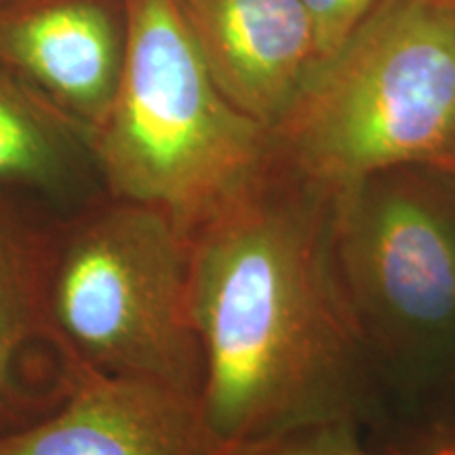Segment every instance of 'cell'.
Wrapping results in <instances>:
<instances>
[{
	"label": "cell",
	"mask_w": 455,
	"mask_h": 455,
	"mask_svg": "<svg viewBox=\"0 0 455 455\" xmlns=\"http://www.w3.org/2000/svg\"><path fill=\"white\" fill-rule=\"evenodd\" d=\"M124 17L104 0H13L0 4V64L89 133L121 81Z\"/></svg>",
	"instance_id": "52a82bcc"
},
{
	"label": "cell",
	"mask_w": 455,
	"mask_h": 455,
	"mask_svg": "<svg viewBox=\"0 0 455 455\" xmlns=\"http://www.w3.org/2000/svg\"><path fill=\"white\" fill-rule=\"evenodd\" d=\"M390 455H455V432L435 436L409 449H396Z\"/></svg>",
	"instance_id": "4fadbf2b"
},
{
	"label": "cell",
	"mask_w": 455,
	"mask_h": 455,
	"mask_svg": "<svg viewBox=\"0 0 455 455\" xmlns=\"http://www.w3.org/2000/svg\"><path fill=\"white\" fill-rule=\"evenodd\" d=\"M447 171H449V173H451L453 178H455V155H453V158H451V163L447 164Z\"/></svg>",
	"instance_id": "9a60e30c"
},
{
	"label": "cell",
	"mask_w": 455,
	"mask_h": 455,
	"mask_svg": "<svg viewBox=\"0 0 455 455\" xmlns=\"http://www.w3.org/2000/svg\"><path fill=\"white\" fill-rule=\"evenodd\" d=\"M124 60L89 156L116 201L161 209L188 241L270 173L272 131L221 93L175 0H123Z\"/></svg>",
	"instance_id": "7a4b0ae2"
},
{
	"label": "cell",
	"mask_w": 455,
	"mask_h": 455,
	"mask_svg": "<svg viewBox=\"0 0 455 455\" xmlns=\"http://www.w3.org/2000/svg\"><path fill=\"white\" fill-rule=\"evenodd\" d=\"M275 167L190 236L201 407L220 455L371 411L375 371L331 247V195Z\"/></svg>",
	"instance_id": "6da1fadb"
},
{
	"label": "cell",
	"mask_w": 455,
	"mask_h": 455,
	"mask_svg": "<svg viewBox=\"0 0 455 455\" xmlns=\"http://www.w3.org/2000/svg\"><path fill=\"white\" fill-rule=\"evenodd\" d=\"M451 3H455V0H451Z\"/></svg>",
	"instance_id": "e0dca14e"
},
{
	"label": "cell",
	"mask_w": 455,
	"mask_h": 455,
	"mask_svg": "<svg viewBox=\"0 0 455 455\" xmlns=\"http://www.w3.org/2000/svg\"><path fill=\"white\" fill-rule=\"evenodd\" d=\"M83 155L84 127L0 64V186L66 190Z\"/></svg>",
	"instance_id": "9c48e42d"
},
{
	"label": "cell",
	"mask_w": 455,
	"mask_h": 455,
	"mask_svg": "<svg viewBox=\"0 0 455 455\" xmlns=\"http://www.w3.org/2000/svg\"><path fill=\"white\" fill-rule=\"evenodd\" d=\"M284 167L335 195L455 155V3L384 0L312 64L272 129Z\"/></svg>",
	"instance_id": "3957f363"
},
{
	"label": "cell",
	"mask_w": 455,
	"mask_h": 455,
	"mask_svg": "<svg viewBox=\"0 0 455 455\" xmlns=\"http://www.w3.org/2000/svg\"><path fill=\"white\" fill-rule=\"evenodd\" d=\"M226 455H384L375 453L358 435V422H329L299 428L255 443Z\"/></svg>",
	"instance_id": "8fae6325"
},
{
	"label": "cell",
	"mask_w": 455,
	"mask_h": 455,
	"mask_svg": "<svg viewBox=\"0 0 455 455\" xmlns=\"http://www.w3.org/2000/svg\"><path fill=\"white\" fill-rule=\"evenodd\" d=\"M44 275L32 243L0 207V418L13 401L15 365L28 339L47 325Z\"/></svg>",
	"instance_id": "30bf717a"
},
{
	"label": "cell",
	"mask_w": 455,
	"mask_h": 455,
	"mask_svg": "<svg viewBox=\"0 0 455 455\" xmlns=\"http://www.w3.org/2000/svg\"><path fill=\"white\" fill-rule=\"evenodd\" d=\"M384 0H304L316 38V61L333 53Z\"/></svg>",
	"instance_id": "7c38bea8"
},
{
	"label": "cell",
	"mask_w": 455,
	"mask_h": 455,
	"mask_svg": "<svg viewBox=\"0 0 455 455\" xmlns=\"http://www.w3.org/2000/svg\"><path fill=\"white\" fill-rule=\"evenodd\" d=\"M44 318L78 367L201 392L190 243L161 209L112 198L84 220L47 272Z\"/></svg>",
	"instance_id": "5b68a950"
},
{
	"label": "cell",
	"mask_w": 455,
	"mask_h": 455,
	"mask_svg": "<svg viewBox=\"0 0 455 455\" xmlns=\"http://www.w3.org/2000/svg\"><path fill=\"white\" fill-rule=\"evenodd\" d=\"M443 390L451 392V396H453V401H455V375H453V378H451V379H449V382H447V386H445V388H443Z\"/></svg>",
	"instance_id": "5bb4252c"
},
{
	"label": "cell",
	"mask_w": 455,
	"mask_h": 455,
	"mask_svg": "<svg viewBox=\"0 0 455 455\" xmlns=\"http://www.w3.org/2000/svg\"><path fill=\"white\" fill-rule=\"evenodd\" d=\"M4 3H13V0H0V4H4Z\"/></svg>",
	"instance_id": "2e32d148"
},
{
	"label": "cell",
	"mask_w": 455,
	"mask_h": 455,
	"mask_svg": "<svg viewBox=\"0 0 455 455\" xmlns=\"http://www.w3.org/2000/svg\"><path fill=\"white\" fill-rule=\"evenodd\" d=\"M198 53L238 110L276 127L316 61L304 0H175Z\"/></svg>",
	"instance_id": "ba28073f"
},
{
	"label": "cell",
	"mask_w": 455,
	"mask_h": 455,
	"mask_svg": "<svg viewBox=\"0 0 455 455\" xmlns=\"http://www.w3.org/2000/svg\"><path fill=\"white\" fill-rule=\"evenodd\" d=\"M0 455H220L195 392L78 367L60 411L0 432Z\"/></svg>",
	"instance_id": "8992f818"
},
{
	"label": "cell",
	"mask_w": 455,
	"mask_h": 455,
	"mask_svg": "<svg viewBox=\"0 0 455 455\" xmlns=\"http://www.w3.org/2000/svg\"><path fill=\"white\" fill-rule=\"evenodd\" d=\"M338 276L375 371L401 388L455 375V178L384 171L331 195Z\"/></svg>",
	"instance_id": "277c9868"
}]
</instances>
